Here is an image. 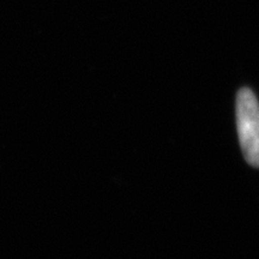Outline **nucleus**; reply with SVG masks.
<instances>
[{
	"mask_svg": "<svg viewBox=\"0 0 259 259\" xmlns=\"http://www.w3.org/2000/svg\"><path fill=\"white\" fill-rule=\"evenodd\" d=\"M235 111L242 154L248 164L259 168V103L251 89L239 90Z\"/></svg>",
	"mask_w": 259,
	"mask_h": 259,
	"instance_id": "f257e3e1",
	"label": "nucleus"
}]
</instances>
